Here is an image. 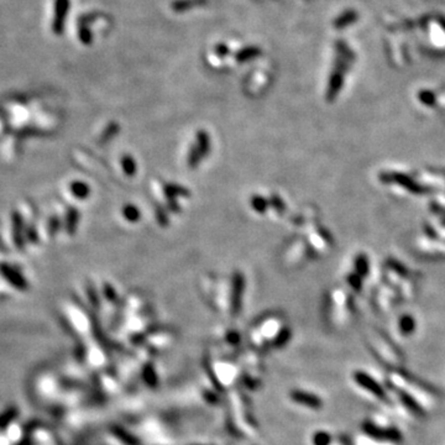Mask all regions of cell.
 <instances>
[{"instance_id": "6da1fadb", "label": "cell", "mask_w": 445, "mask_h": 445, "mask_svg": "<svg viewBox=\"0 0 445 445\" xmlns=\"http://www.w3.org/2000/svg\"><path fill=\"white\" fill-rule=\"evenodd\" d=\"M357 376H359L357 377V381H359L361 385L363 386V387L368 388V390L371 391V392L376 393L377 396H382V390L380 388V386L377 385V382H375L374 380L370 379L368 375L360 374V375H357Z\"/></svg>"}]
</instances>
